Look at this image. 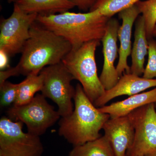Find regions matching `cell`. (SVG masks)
I'll list each match as a JSON object with an SVG mask.
<instances>
[{"label":"cell","mask_w":156,"mask_h":156,"mask_svg":"<svg viewBox=\"0 0 156 156\" xmlns=\"http://www.w3.org/2000/svg\"><path fill=\"white\" fill-rule=\"evenodd\" d=\"M72 49L66 40L36 21L21 51L16 66L0 72V83L20 75H38L43 69L60 63Z\"/></svg>","instance_id":"obj_1"},{"label":"cell","mask_w":156,"mask_h":156,"mask_svg":"<svg viewBox=\"0 0 156 156\" xmlns=\"http://www.w3.org/2000/svg\"><path fill=\"white\" fill-rule=\"evenodd\" d=\"M110 18L95 10L84 13L66 11L51 15H38L36 21L65 39L72 49H76L92 41H101Z\"/></svg>","instance_id":"obj_2"},{"label":"cell","mask_w":156,"mask_h":156,"mask_svg":"<svg viewBox=\"0 0 156 156\" xmlns=\"http://www.w3.org/2000/svg\"><path fill=\"white\" fill-rule=\"evenodd\" d=\"M73 100V111L59 121L58 134L74 147L101 137L100 131L110 115L101 112L94 105L80 84L76 86Z\"/></svg>","instance_id":"obj_3"},{"label":"cell","mask_w":156,"mask_h":156,"mask_svg":"<svg viewBox=\"0 0 156 156\" xmlns=\"http://www.w3.org/2000/svg\"><path fill=\"white\" fill-rule=\"evenodd\" d=\"M100 42L92 41L72 49L62 61L74 80L80 83L93 104L105 92L98 75L95 60V51Z\"/></svg>","instance_id":"obj_4"},{"label":"cell","mask_w":156,"mask_h":156,"mask_svg":"<svg viewBox=\"0 0 156 156\" xmlns=\"http://www.w3.org/2000/svg\"><path fill=\"white\" fill-rule=\"evenodd\" d=\"M40 73L44 77L42 95L57 105L60 116L69 115L73 111V100L76 93L71 85L73 77L62 62L47 66Z\"/></svg>","instance_id":"obj_5"},{"label":"cell","mask_w":156,"mask_h":156,"mask_svg":"<svg viewBox=\"0 0 156 156\" xmlns=\"http://www.w3.org/2000/svg\"><path fill=\"white\" fill-rule=\"evenodd\" d=\"M23 123L8 117L0 120V156H41L40 136L23 131Z\"/></svg>","instance_id":"obj_6"},{"label":"cell","mask_w":156,"mask_h":156,"mask_svg":"<svg viewBox=\"0 0 156 156\" xmlns=\"http://www.w3.org/2000/svg\"><path fill=\"white\" fill-rule=\"evenodd\" d=\"M7 113L10 119L22 122L28 132L38 136L44 134L61 117L42 94H37L26 104L13 105Z\"/></svg>","instance_id":"obj_7"},{"label":"cell","mask_w":156,"mask_h":156,"mask_svg":"<svg viewBox=\"0 0 156 156\" xmlns=\"http://www.w3.org/2000/svg\"><path fill=\"white\" fill-rule=\"evenodd\" d=\"M134 130L133 143L126 156H145L156 152V111L155 103L146 105L128 115Z\"/></svg>","instance_id":"obj_8"},{"label":"cell","mask_w":156,"mask_h":156,"mask_svg":"<svg viewBox=\"0 0 156 156\" xmlns=\"http://www.w3.org/2000/svg\"><path fill=\"white\" fill-rule=\"evenodd\" d=\"M38 15L25 13L14 4L11 16L1 20L0 50L10 57L21 53L29 37L31 27L36 21Z\"/></svg>","instance_id":"obj_9"},{"label":"cell","mask_w":156,"mask_h":156,"mask_svg":"<svg viewBox=\"0 0 156 156\" xmlns=\"http://www.w3.org/2000/svg\"><path fill=\"white\" fill-rule=\"evenodd\" d=\"M119 22L116 18L109 19L105 33L101 40L104 63L99 79L105 90L114 87L120 79L115 62L118 56V33L120 27Z\"/></svg>","instance_id":"obj_10"},{"label":"cell","mask_w":156,"mask_h":156,"mask_svg":"<svg viewBox=\"0 0 156 156\" xmlns=\"http://www.w3.org/2000/svg\"><path fill=\"white\" fill-rule=\"evenodd\" d=\"M104 135L111 144L116 156H126L134 140V130L128 116L111 117L104 125Z\"/></svg>","instance_id":"obj_11"},{"label":"cell","mask_w":156,"mask_h":156,"mask_svg":"<svg viewBox=\"0 0 156 156\" xmlns=\"http://www.w3.org/2000/svg\"><path fill=\"white\" fill-rule=\"evenodd\" d=\"M140 14L136 5L121 11L118 14L122 20L118 33L120 43L119 48V59L116 66L118 75L121 77L123 73H131L130 67L128 64V58L131 52V36L134 22Z\"/></svg>","instance_id":"obj_12"},{"label":"cell","mask_w":156,"mask_h":156,"mask_svg":"<svg viewBox=\"0 0 156 156\" xmlns=\"http://www.w3.org/2000/svg\"><path fill=\"white\" fill-rule=\"evenodd\" d=\"M152 87H156V79H146L131 73H125L114 87L105 90L104 94L95 101L94 105L96 107H101L119 96L136 95Z\"/></svg>","instance_id":"obj_13"},{"label":"cell","mask_w":156,"mask_h":156,"mask_svg":"<svg viewBox=\"0 0 156 156\" xmlns=\"http://www.w3.org/2000/svg\"><path fill=\"white\" fill-rule=\"evenodd\" d=\"M156 103V87L150 91L131 95L121 101L98 108L111 117L126 116L134 110L151 103Z\"/></svg>","instance_id":"obj_14"},{"label":"cell","mask_w":156,"mask_h":156,"mask_svg":"<svg viewBox=\"0 0 156 156\" xmlns=\"http://www.w3.org/2000/svg\"><path fill=\"white\" fill-rule=\"evenodd\" d=\"M148 40L144 19L139 16L135 21L134 40L131 49V73L140 76L144 72L145 57L148 54Z\"/></svg>","instance_id":"obj_15"},{"label":"cell","mask_w":156,"mask_h":156,"mask_svg":"<svg viewBox=\"0 0 156 156\" xmlns=\"http://www.w3.org/2000/svg\"><path fill=\"white\" fill-rule=\"evenodd\" d=\"M14 4L27 14L41 15L59 14L75 7L69 0H17Z\"/></svg>","instance_id":"obj_16"},{"label":"cell","mask_w":156,"mask_h":156,"mask_svg":"<svg viewBox=\"0 0 156 156\" xmlns=\"http://www.w3.org/2000/svg\"><path fill=\"white\" fill-rule=\"evenodd\" d=\"M69 156H116L110 142L104 135L82 145L74 147Z\"/></svg>","instance_id":"obj_17"},{"label":"cell","mask_w":156,"mask_h":156,"mask_svg":"<svg viewBox=\"0 0 156 156\" xmlns=\"http://www.w3.org/2000/svg\"><path fill=\"white\" fill-rule=\"evenodd\" d=\"M44 77L41 73L31 75L19 83L17 98L13 105L20 106L30 102L34 97L35 94L41 91L43 87Z\"/></svg>","instance_id":"obj_18"},{"label":"cell","mask_w":156,"mask_h":156,"mask_svg":"<svg viewBox=\"0 0 156 156\" xmlns=\"http://www.w3.org/2000/svg\"><path fill=\"white\" fill-rule=\"evenodd\" d=\"M141 0H98L90 11L98 10L104 16L111 18L115 14L136 5Z\"/></svg>","instance_id":"obj_19"},{"label":"cell","mask_w":156,"mask_h":156,"mask_svg":"<svg viewBox=\"0 0 156 156\" xmlns=\"http://www.w3.org/2000/svg\"><path fill=\"white\" fill-rule=\"evenodd\" d=\"M136 5L144 19L148 40L153 38L156 25V0L139 1Z\"/></svg>","instance_id":"obj_20"},{"label":"cell","mask_w":156,"mask_h":156,"mask_svg":"<svg viewBox=\"0 0 156 156\" xmlns=\"http://www.w3.org/2000/svg\"><path fill=\"white\" fill-rule=\"evenodd\" d=\"M19 83L14 84L6 81L0 85L1 106L6 107L14 104L17 98Z\"/></svg>","instance_id":"obj_21"},{"label":"cell","mask_w":156,"mask_h":156,"mask_svg":"<svg viewBox=\"0 0 156 156\" xmlns=\"http://www.w3.org/2000/svg\"><path fill=\"white\" fill-rule=\"evenodd\" d=\"M148 61L144 69L143 77L147 79H156V41L148 40Z\"/></svg>","instance_id":"obj_22"},{"label":"cell","mask_w":156,"mask_h":156,"mask_svg":"<svg viewBox=\"0 0 156 156\" xmlns=\"http://www.w3.org/2000/svg\"><path fill=\"white\" fill-rule=\"evenodd\" d=\"M75 7L84 11H90L98 0H69Z\"/></svg>","instance_id":"obj_23"},{"label":"cell","mask_w":156,"mask_h":156,"mask_svg":"<svg viewBox=\"0 0 156 156\" xmlns=\"http://www.w3.org/2000/svg\"><path fill=\"white\" fill-rule=\"evenodd\" d=\"M10 56L5 51L0 50V70H5L10 68L9 66Z\"/></svg>","instance_id":"obj_24"},{"label":"cell","mask_w":156,"mask_h":156,"mask_svg":"<svg viewBox=\"0 0 156 156\" xmlns=\"http://www.w3.org/2000/svg\"><path fill=\"white\" fill-rule=\"evenodd\" d=\"M145 156H156V152L153 153L149 154Z\"/></svg>","instance_id":"obj_25"},{"label":"cell","mask_w":156,"mask_h":156,"mask_svg":"<svg viewBox=\"0 0 156 156\" xmlns=\"http://www.w3.org/2000/svg\"><path fill=\"white\" fill-rule=\"evenodd\" d=\"M156 37V25L154 29L153 32V37Z\"/></svg>","instance_id":"obj_26"},{"label":"cell","mask_w":156,"mask_h":156,"mask_svg":"<svg viewBox=\"0 0 156 156\" xmlns=\"http://www.w3.org/2000/svg\"><path fill=\"white\" fill-rule=\"evenodd\" d=\"M17 0H8V2L11 3L12 2H15Z\"/></svg>","instance_id":"obj_27"},{"label":"cell","mask_w":156,"mask_h":156,"mask_svg":"<svg viewBox=\"0 0 156 156\" xmlns=\"http://www.w3.org/2000/svg\"><path fill=\"white\" fill-rule=\"evenodd\" d=\"M155 106H156V103H155Z\"/></svg>","instance_id":"obj_28"}]
</instances>
